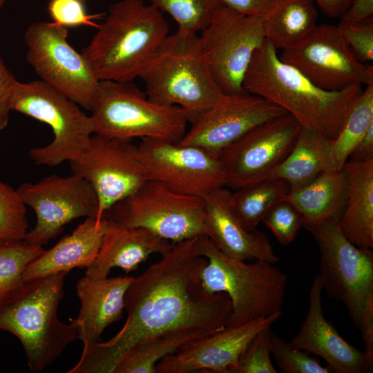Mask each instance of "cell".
<instances>
[{
	"label": "cell",
	"mask_w": 373,
	"mask_h": 373,
	"mask_svg": "<svg viewBox=\"0 0 373 373\" xmlns=\"http://www.w3.org/2000/svg\"><path fill=\"white\" fill-rule=\"evenodd\" d=\"M198 238L173 243L161 259L133 279L124 296L127 318L106 342L83 347L68 373H113L133 347L152 339L182 332L207 335L224 329L231 303L224 292L211 293L200 271L207 262Z\"/></svg>",
	"instance_id": "obj_1"
},
{
	"label": "cell",
	"mask_w": 373,
	"mask_h": 373,
	"mask_svg": "<svg viewBox=\"0 0 373 373\" xmlns=\"http://www.w3.org/2000/svg\"><path fill=\"white\" fill-rule=\"evenodd\" d=\"M243 89L278 105L301 127L333 140L340 131L361 85L330 91L322 89L294 66L283 62L266 39L246 71Z\"/></svg>",
	"instance_id": "obj_2"
},
{
	"label": "cell",
	"mask_w": 373,
	"mask_h": 373,
	"mask_svg": "<svg viewBox=\"0 0 373 373\" xmlns=\"http://www.w3.org/2000/svg\"><path fill=\"white\" fill-rule=\"evenodd\" d=\"M168 32V22L155 6L121 0L110 6L82 54L98 80L133 82Z\"/></svg>",
	"instance_id": "obj_3"
},
{
	"label": "cell",
	"mask_w": 373,
	"mask_h": 373,
	"mask_svg": "<svg viewBox=\"0 0 373 373\" xmlns=\"http://www.w3.org/2000/svg\"><path fill=\"white\" fill-rule=\"evenodd\" d=\"M66 274L59 272L26 281L0 307V329L19 340L32 372L44 370L79 339L74 321L63 323L57 315Z\"/></svg>",
	"instance_id": "obj_4"
},
{
	"label": "cell",
	"mask_w": 373,
	"mask_h": 373,
	"mask_svg": "<svg viewBox=\"0 0 373 373\" xmlns=\"http://www.w3.org/2000/svg\"><path fill=\"white\" fill-rule=\"evenodd\" d=\"M139 77L149 99L180 107L192 124L224 94L211 75L197 34L168 35Z\"/></svg>",
	"instance_id": "obj_5"
},
{
	"label": "cell",
	"mask_w": 373,
	"mask_h": 373,
	"mask_svg": "<svg viewBox=\"0 0 373 373\" xmlns=\"http://www.w3.org/2000/svg\"><path fill=\"white\" fill-rule=\"evenodd\" d=\"M200 254L207 262L200 271L204 287L226 293L231 313L226 327H236L282 312L287 276L274 264L247 263L223 254L207 236L198 238Z\"/></svg>",
	"instance_id": "obj_6"
},
{
	"label": "cell",
	"mask_w": 373,
	"mask_h": 373,
	"mask_svg": "<svg viewBox=\"0 0 373 373\" xmlns=\"http://www.w3.org/2000/svg\"><path fill=\"white\" fill-rule=\"evenodd\" d=\"M339 219H330L310 231L320 252L323 290L342 302L365 342L373 340V252L352 244Z\"/></svg>",
	"instance_id": "obj_7"
},
{
	"label": "cell",
	"mask_w": 373,
	"mask_h": 373,
	"mask_svg": "<svg viewBox=\"0 0 373 373\" xmlns=\"http://www.w3.org/2000/svg\"><path fill=\"white\" fill-rule=\"evenodd\" d=\"M90 111L95 135L126 140L179 142L189 122L180 107L151 101L133 82L99 81Z\"/></svg>",
	"instance_id": "obj_8"
},
{
	"label": "cell",
	"mask_w": 373,
	"mask_h": 373,
	"mask_svg": "<svg viewBox=\"0 0 373 373\" xmlns=\"http://www.w3.org/2000/svg\"><path fill=\"white\" fill-rule=\"evenodd\" d=\"M11 110L46 124L53 133V140L47 146L29 149V157L37 165L55 166L77 159L93 134L90 116L41 79L16 82Z\"/></svg>",
	"instance_id": "obj_9"
},
{
	"label": "cell",
	"mask_w": 373,
	"mask_h": 373,
	"mask_svg": "<svg viewBox=\"0 0 373 373\" xmlns=\"http://www.w3.org/2000/svg\"><path fill=\"white\" fill-rule=\"evenodd\" d=\"M105 216L124 226L146 229L173 243L208 236L204 198L175 192L155 180H147Z\"/></svg>",
	"instance_id": "obj_10"
},
{
	"label": "cell",
	"mask_w": 373,
	"mask_h": 373,
	"mask_svg": "<svg viewBox=\"0 0 373 373\" xmlns=\"http://www.w3.org/2000/svg\"><path fill=\"white\" fill-rule=\"evenodd\" d=\"M199 37L206 64L220 90L228 95L243 91L247 68L265 40L260 16L223 5Z\"/></svg>",
	"instance_id": "obj_11"
},
{
	"label": "cell",
	"mask_w": 373,
	"mask_h": 373,
	"mask_svg": "<svg viewBox=\"0 0 373 373\" xmlns=\"http://www.w3.org/2000/svg\"><path fill=\"white\" fill-rule=\"evenodd\" d=\"M67 35L66 28L52 21L31 23L24 34L26 59L41 80L90 111L99 80Z\"/></svg>",
	"instance_id": "obj_12"
},
{
	"label": "cell",
	"mask_w": 373,
	"mask_h": 373,
	"mask_svg": "<svg viewBox=\"0 0 373 373\" xmlns=\"http://www.w3.org/2000/svg\"><path fill=\"white\" fill-rule=\"evenodd\" d=\"M318 87L330 91L373 83V68L359 61L337 26L316 25L279 56Z\"/></svg>",
	"instance_id": "obj_13"
},
{
	"label": "cell",
	"mask_w": 373,
	"mask_h": 373,
	"mask_svg": "<svg viewBox=\"0 0 373 373\" xmlns=\"http://www.w3.org/2000/svg\"><path fill=\"white\" fill-rule=\"evenodd\" d=\"M16 190L37 218L35 227L23 240L28 244L43 247L76 218L99 219V201L93 187L75 174L66 177L50 175L36 183H23Z\"/></svg>",
	"instance_id": "obj_14"
},
{
	"label": "cell",
	"mask_w": 373,
	"mask_h": 373,
	"mask_svg": "<svg viewBox=\"0 0 373 373\" xmlns=\"http://www.w3.org/2000/svg\"><path fill=\"white\" fill-rule=\"evenodd\" d=\"M137 147L146 179L175 192L204 198L226 186L218 157L200 148L153 138L142 139Z\"/></svg>",
	"instance_id": "obj_15"
},
{
	"label": "cell",
	"mask_w": 373,
	"mask_h": 373,
	"mask_svg": "<svg viewBox=\"0 0 373 373\" xmlns=\"http://www.w3.org/2000/svg\"><path fill=\"white\" fill-rule=\"evenodd\" d=\"M131 141L95 135L84 151L70 162L72 173L93 187L99 201V219L147 180L138 147Z\"/></svg>",
	"instance_id": "obj_16"
},
{
	"label": "cell",
	"mask_w": 373,
	"mask_h": 373,
	"mask_svg": "<svg viewBox=\"0 0 373 373\" xmlns=\"http://www.w3.org/2000/svg\"><path fill=\"white\" fill-rule=\"evenodd\" d=\"M301 126L289 113L253 128L218 155L226 186L237 189L263 180L290 153Z\"/></svg>",
	"instance_id": "obj_17"
},
{
	"label": "cell",
	"mask_w": 373,
	"mask_h": 373,
	"mask_svg": "<svg viewBox=\"0 0 373 373\" xmlns=\"http://www.w3.org/2000/svg\"><path fill=\"white\" fill-rule=\"evenodd\" d=\"M286 113L278 105L245 90L223 94L178 143L200 148L218 157L222 150L253 128Z\"/></svg>",
	"instance_id": "obj_18"
},
{
	"label": "cell",
	"mask_w": 373,
	"mask_h": 373,
	"mask_svg": "<svg viewBox=\"0 0 373 373\" xmlns=\"http://www.w3.org/2000/svg\"><path fill=\"white\" fill-rule=\"evenodd\" d=\"M281 315L280 312L240 326L226 327L195 340L159 361L156 373H236L238 360L253 338Z\"/></svg>",
	"instance_id": "obj_19"
},
{
	"label": "cell",
	"mask_w": 373,
	"mask_h": 373,
	"mask_svg": "<svg viewBox=\"0 0 373 373\" xmlns=\"http://www.w3.org/2000/svg\"><path fill=\"white\" fill-rule=\"evenodd\" d=\"M322 285L315 276L310 289L309 305L305 321L289 343L307 352L321 356L328 367L338 373L365 372L363 352L346 341L323 314Z\"/></svg>",
	"instance_id": "obj_20"
},
{
	"label": "cell",
	"mask_w": 373,
	"mask_h": 373,
	"mask_svg": "<svg viewBox=\"0 0 373 373\" xmlns=\"http://www.w3.org/2000/svg\"><path fill=\"white\" fill-rule=\"evenodd\" d=\"M231 191L218 188L204 198V224L208 237L225 255L241 260H263L276 264L277 256L265 233L246 231L229 205Z\"/></svg>",
	"instance_id": "obj_21"
},
{
	"label": "cell",
	"mask_w": 373,
	"mask_h": 373,
	"mask_svg": "<svg viewBox=\"0 0 373 373\" xmlns=\"http://www.w3.org/2000/svg\"><path fill=\"white\" fill-rule=\"evenodd\" d=\"M133 279L128 276L98 279L85 275L77 280L80 308L72 320L83 347L98 342L105 329L122 318L125 294Z\"/></svg>",
	"instance_id": "obj_22"
},
{
	"label": "cell",
	"mask_w": 373,
	"mask_h": 373,
	"mask_svg": "<svg viewBox=\"0 0 373 373\" xmlns=\"http://www.w3.org/2000/svg\"><path fill=\"white\" fill-rule=\"evenodd\" d=\"M173 245V242L146 229L124 226L109 219L97 256L86 268L85 275L93 278H106L115 267L128 274L137 269L151 255L162 256Z\"/></svg>",
	"instance_id": "obj_23"
},
{
	"label": "cell",
	"mask_w": 373,
	"mask_h": 373,
	"mask_svg": "<svg viewBox=\"0 0 373 373\" xmlns=\"http://www.w3.org/2000/svg\"><path fill=\"white\" fill-rule=\"evenodd\" d=\"M109 219L87 218L73 231L28 264L23 277L26 281L73 268H86L95 260Z\"/></svg>",
	"instance_id": "obj_24"
},
{
	"label": "cell",
	"mask_w": 373,
	"mask_h": 373,
	"mask_svg": "<svg viewBox=\"0 0 373 373\" xmlns=\"http://www.w3.org/2000/svg\"><path fill=\"white\" fill-rule=\"evenodd\" d=\"M343 169L347 178L344 210L338 220L345 237L362 249L373 248V157L348 160Z\"/></svg>",
	"instance_id": "obj_25"
},
{
	"label": "cell",
	"mask_w": 373,
	"mask_h": 373,
	"mask_svg": "<svg viewBox=\"0 0 373 373\" xmlns=\"http://www.w3.org/2000/svg\"><path fill=\"white\" fill-rule=\"evenodd\" d=\"M347 178L343 168L319 173L308 184L291 189L285 199L300 213L308 231L330 219H340L347 197Z\"/></svg>",
	"instance_id": "obj_26"
},
{
	"label": "cell",
	"mask_w": 373,
	"mask_h": 373,
	"mask_svg": "<svg viewBox=\"0 0 373 373\" xmlns=\"http://www.w3.org/2000/svg\"><path fill=\"white\" fill-rule=\"evenodd\" d=\"M330 144L331 140L301 127L290 153L263 180H283L291 189L308 184L321 172L332 170Z\"/></svg>",
	"instance_id": "obj_27"
},
{
	"label": "cell",
	"mask_w": 373,
	"mask_h": 373,
	"mask_svg": "<svg viewBox=\"0 0 373 373\" xmlns=\"http://www.w3.org/2000/svg\"><path fill=\"white\" fill-rule=\"evenodd\" d=\"M265 39L284 50L317 25L314 0H274L260 15Z\"/></svg>",
	"instance_id": "obj_28"
},
{
	"label": "cell",
	"mask_w": 373,
	"mask_h": 373,
	"mask_svg": "<svg viewBox=\"0 0 373 373\" xmlns=\"http://www.w3.org/2000/svg\"><path fill=\"white\" fill-rule=\"evenodd\" d=\"M290 190V185L283 180H259L231 192L230 208L242 227L253 231L271 208L283 200Z\"/></svg>",
	"instance_id": "obj_29"
},
{
	"label": "cell",
	"mask_w": 373,
	"mask_h": 373,
	"mask_svg": "<svg viewBox=\"0 0 373 373\" xmlns=\"http://www.w3.org/2000/svg\"><path fill=\"white\" fill-rule=\"evenodd\" d=\"M208 336L196 331L162 336L141 343L131 350L119 361L113 373H156L157 363L180 350L191 342Z\"/></svg>",
	"instance_id": "obj_30"
},
{
	"label": "cell",
	"mask_w": 373,
	"mask_h": 373,
	"mask_svg": "<svg viewBox=\"0 0 373 373\" xmlns=\"http://www.w3.org/2000/svg\"><path fill=\"white\" fill-rule=\"evenodd\" d=\"M365 86L354 103L338 135L331 140L332 170L343 168L353 149L373 123V83Z\"/></svg>",
	"instance_id": "obj_31"
},
{
	"label": "cell",
	"mask_w": 373,
	"mask_h": 373,
	"mask_svg": "<svg viewBox=\"0 0 373 373\" xmlns=\"http://www.w3.org/2000/svg\"><path fill=\"white\" fill-rule=\"evenodd\" d=\"M45 249L24 240L0 246V307L26 283L23 274L30 262Z\"/></svg>",
	"instance_id": "obj_32"
},
{
	"label": "cell",
	"mask_w": 373,
	"mask_h": 373,
	"mask_svg": "<svg viewBox=\"0 0 373 373\" xmlns=\"http://www.w3.org/2000/svg\"><path fill=\"white\" fill-rule=\"evenodd\" d=\"M162 12L169 15L177 23L178 31L197 34L211 22L223 6L220 0H149Z\"/></svg>",
	"instance_id": "obj_33"
},
{
	"label": "cell",
	"mask_w": 373,
	"mask_h": 373,
	"mask_svg": "<svg viewBox=\"0 0 373 373\" xmlns=\"http://www.w3.org/2000/svg\"><path fill=\"white\" fill-rule=\"evenodd\" d=\"M28 231L26 205L16 189L0 180V246L23 240Z\"/></svg>",
	"instance_id": "obj_34"
},
{
	"label": "cell",
	"mask_w": 373,
	"mask_h": 373,
	"mask_svg": "<svg viewBox=\"0 0 373 373\" xmlns=\"http://www.w3.org/2000/svg\"><path fill=\"white\" fill-rule=\"evenodd\" d=\"M271 354L280 370L286 373H328L317 358L306 351L298 349L273 334L271 336Z\"/></svg>",
	"instance_id": "obj_35"
},
{
	"label": "cell",
	"mask_w": 373,
	"mask_h": 373,
	"mask_svg": "<svg viewBox=\"0 0 373 373\" xmlns=\"http://www.w3.org/2000/svg\"><path fill=\"white\" fill-rule=\"evenodd\" d=\"M262 222L272 232L282 245L291 244L303 227V219L298 210L285 198L274 205Z\"/></svg>",
	"instance_id": "obj_36"
},
{
	"label": "cell",
	"mask_w": 373,
	"mask_h": 373,
	"mask_svg": "<svg viewBox=\"0 0 373 373\" xmlns=\"http://www.w3.org/2000/svg\"><path fill=\"white\" fill-rule=\"evenodd\" d=\"M271 327L260 331L240 356L236 373H277L271 360Z\"/></svg>",
	"instance_id": "obj_37"
},
{
	"label": "cell",
	"mask_w": 373,
	"mask_h": 373,
	"mask_svg": "<svg viewBox=\"0 0 373 373\" xmlns=\"http://www.w3.org/2000/svg\"><path fill=\"white\" fill-rule=\"evenodd\" d=\"M337 28L356 58L363 64L373 60L372 17L359 21H341Z\"/></svg>",
	"instance_id": "obj_38"
},
{
	"label": "cell",
	"mask_w": 373,
	"mask_h": 373,
	"mask_svg": "<svg viewBox=\"0 0 373 373\" xmlns=\"http://www.w3.org/2000/svg\"><path fill=\"white\" fill-rule=\"evenodd\" d=\"M82 0H50L47 10L52 22L57 26L69 28L94 26L93 20L98 15L87 13Z\"/></svg>",
	"instance_id": "obj_39"
},
{
	"label": "cell",
	"mask_w": 373,
	"mask_h": 373,
	"mask_svg": "<svg viewBox=\"0 0 373 373\" xmlns=\"http://www.w3.org/2000/svg\"><path fill=\"white\" fill-rule=\"evenodd\" d=\"M17 80L6 66L0 55V131L8 124L11 99Z\"/></svg>",
	"instance_id": "obj_40"
},
{
	"label": "cell",
	"mask_w": 373,
	"mask_h": 373,
	"mask_svg": "<svg viewBox=\"0 0 373 373\" xmlns=\"http://www.w3.org/2000/svg\"><path fill=\"white\" fill-rule=\"evenodd\" d=\"M223 5L245 15H258L274 0H220Z\"/></svg>",
	"instance_id": "obj_41"
},
{
	"label": "cell",
	"mask_w": 373,
	"mask_h": 373,
	"mask_svg": "<svg viewBox=\"0 0 373 373\" xmlns=\"http://www.w3.org/2000/svg\"><path fill=\"white\" fill-rule=\"evenodd\" d=\"M373 0H353L341 20L347 22L362 21L372 17Z\"/></svg>",
	"instance_id": "obj_42"
},
{
	"label": "cell",
	"mask_w": 373,
	"mask_h": 373,
	"mask_svg": "<svg viewBox=\"0 0 373 373\" xmlns=\"http://www.w3.org/2000/svg\"><path fill=\"white\" fill-rule=\"evenodd\" d=\"M373 157V123L353 149L349 160H365Z\"/></svg>",
	"instance_id": "obj_43"
},
{
	"label": "cell",
	"mask_w": 373,
	"mask_h": 373,
	"mask_svg": "<svg viewBox=\"0 0 373 373\" xmlns=\"http://www.w3.org/2000/svg\"><path fill=\"white\" fill-rule=\"evenodd\" d=\"M353 0H314L322 10L332 17H341L348 10Z\"/></svg>",
	"instance_id": "obj_44"
},
{
	"label": "cell",
	"mask_w": 373,
	"mask_h": 373,
	"mask_svg": "<svg viewBox=\"0 0 373 373\" xmlns=\"http://www.w3.org/2000/svg\"><path fill=\"white\" fill-rule=\"evenodd\" d=\"M6 0H0V8L3 6Z\"/></svg>",
	"instance_id": "obj_45"
},
{
	"label": "cell",
	"mask_w": 373,
	"mask_h": 373,
	"mask_svg": "<svg viewBox=\"0 0 373 373\" xmlns=\"http://www.w3.org/2000/svg\"><path fill=\"white\" fill-rule=\"evenodd\" d=\"M84 3H86V1H88V0H82Z\"/></svg>",
	"instance_id": "obj_46"
}]
</instances>
